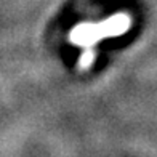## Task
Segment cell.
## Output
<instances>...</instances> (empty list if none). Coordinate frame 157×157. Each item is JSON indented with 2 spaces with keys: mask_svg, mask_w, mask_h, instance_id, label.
<instances>
[{
  "mask_svg": "<svg viewBox=\"0 0 157 157\" xmlns=\"http://www.w3.org/2000/svg\"><path fill=\"white\" fill-rule=\"evenodd\" d=\"M132 26V19L125 13H117L103 23H80L69 32V40L82 48H93L98 42L108 37L124 35Z\"/></svg>",
  "mask_w": 157,
  "mask_h": 157,
  "instance_id": "1",
  "label": "cell"
},
{
  "mask_svg": "<svg viewBox=\"0 0 157 157\" xmlns=\"http://www.w3.org/2000/svg\"><path fill=\"white\" fill-rule=\"evenodd\" d=\"M95 50L93 48H83L82 55L78 56V61H77V67L78 71H87L88 67H91V64L95 61Z\"/></svg>",
  "mask_w": 157,
  "mask_h": 157,
  "instance_id": "2",
  "label": "cell"
}]
</instances>
